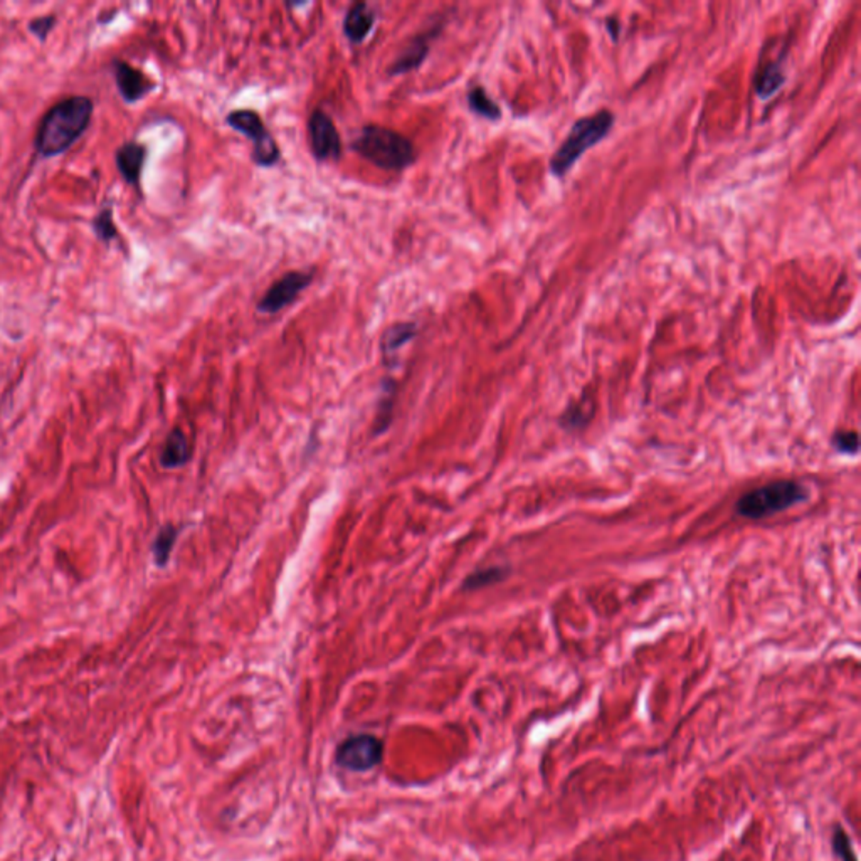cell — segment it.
<instances>
[{"instance_id": "1", "label": "cell", "mask_w": 861, "mask_h": 861, "mask_svg": "<svg viewBox=\"0 0 861 861\" xmlns=\"http://www.w3.org/2000/svg\"><path fill=\"white\" fill-rule=\"evenodd\" d=\"M95 113V101L87 95H71L56 101L39 121L34 138L36 153L53 159L67 152L87 133Z\"/></svg>"}, {"instance_id": "2", "label": "cell", "mask_w": 861, "mask_h": 861, "mask_svg": "<svg viewBox=\"0 0 861 861\" xmlns=\"http://www.w3.org/2000/svg\"><path fill=\"white\" fill-rule=\"evenodd\" d=\"M372 165L384 170H403L415 162V145L399 131L381 125H365L350 143Z\"/></svg>"}, {"instance_id": "3", "label": "cell", "mask_w": 861, "mask_h": 861, "mask_svg": "<svg viewBox=\"0 0 861 861\" xmlns=\"http://www.w3.org/2000/svg\"><path fill=\"white\" fill-rule=\"evenodd\" d=\"M614 121H616V117L608 108L600 109L594 115L576 120L566 140L560 143V147L550 159V172L556 177H564L568 174L589 149L596 147L610 135V131L614 127Z\"/></svg>"}, {"instance_id": "4", "label": "cell", "mask_w": 861, "mask_h": 861, "mask_svg": "<svg viewBox=\"0 0 861 861\" xmlns=\"http://www.w3.org/2000/svg\"><path fill=\"white\" fill-rule=\"evenodd\" d=\"M809 491L803 483L777 480L747 491L735 503V512L747 520H763L806 502Z\"/></svg>"}, {"instance_id": "5", "label": "cell", "mask_w": 861, "mask_h": 861, "mask_svg": "<svg viewBox=\"0 0 861 861\" xmlns=\"http://www.w3.org/2000/svg\"><path fill=\"white\" fill-rule=\"evenodd\" d=\"M226 121L232 130L244 133L251 140V159L254 164L260 167H273L278 164L282 155L280 147L256 111L234 109L228 115Z\"/></svg>"}, {"instance_id": "6", "label": "cell", "mask_w": 861, "mask_h": 861, "mask_svg": "<svg viewBox=\"0 0 861 861\" xmlns=\"http://www.w3.org/2000/svg\"><path fill=\"white\" fill-rule=\"evenodd\" d=\"M384 743L371 733L350 735L340 742L335 753V763L350 773H369L382 763Z\"/></svg>"}, {"instance_id": "7", "label": "cell", "mask_w": 861, "mask_h": 861, "mask_svg": "<svg viewBox=\"0 0 861 861\" xmlns=\"http://www.w3.org/2000/svg\"><path fill=\"white\" fill-rule=\"evenodd\" d=\"M313 272H290L276 280L258 302V312L273 315L292 305L298 294L313 282Z\"/></svg>"}, {"instance_id": "8", "label": "cell", "mask_w": 861, "mask_h": 861, "mask_svg": "<svg viewBox=\"0 0 861 861\" xmlns=\"http://www.w3.org/2000/svg\"><path fill=\"white\" fill-rule=\"evenodd\" d=\"M308 133H310L312 152L315 155L316 160L328 162V160L340 159V153H342L340 135H338L335 123L323 109H313L308 120Z\"/></svg>"}, {"instance_id": "9", "label": "cell", "mask_w": 861, "mask_h": 861, "mask_svg": "<svg viewBox=\"0 0 861 861\" xmlns=\"http://www.w3.org/2000/svg\"><path fill=\"white\" fill-rule=\"evenodd\" d=\"M111 73L115 77V85L120 93L121 99L127 105H135L142 101L157 87V83L152 77H147L142 69H138L137 66L130 65L128 61L120 57L111 61Z\"/></svg>"}, {"instance_id": "10", "label": "cell", "mask_w": 861, "mask_h": 861, "mask_svg": "<svg viewBox=\"0 0 861 861\" xmlns=\"http://www.w3.org/2000/svg\"><path fill=\"white\" fill-rule=\"evenodd\" d=\"M149 147L137 140L121 143L115 152V164L125 184L133 187L137 192L142 190L143 169L147 164Z\"/></svg>"}, {"instance_id": "11", "label": "cell", "mask_w": 861, "mask_h": 861, "mask_svg": "<svg viewBox=\"0 0 861 861\" xmlns=\"http://www.w3.org/2000/svg\"><path fill=\"white\" fill-rule=\"evenodd\" d=\"M441 31V24L435 26L433 29L429 31H425V33L417 34L415 36L407 46L404 47L403 51L399 53V56L395 57L393 65L389 66V75L391 77H399V75H405L409 71H415L419 66L423 65L425 57H427V53H429V47H431V43L433 39L436 37V34Z\"/></svg>"}, {"instance_id": "12", "label": "cell", "mask_w": 861, "mask_h": 861, "mask_svg": "<svg viewBox=\"0 0 861 861\" xmlns=\"http://www.w3.org/2000/svg\"><path fill=\"white\" fill-rule=\"evenodd\" d=\"M375 24V14L365 2H357L345 14L343 33L350 43L360 44L367 39Z\"/></svg>"}, {"instance_id": "13", "label": "cell", "mask_w": 861, "mask_h": 861, "mask_svg": "<svg viewBox=\"0 0 861 861\" xmlns=\"http://www.w3.org/2000/svg\"><path fill=\"white\" fill-rule=\"evenodd\" d=\"M755 93L759 98H771L779 87L784 85L785 73L783 61H769L759 67L755 75Z\"/></svg>"}, {"instance_id": "14", "label": "cell", "mask_w": 861, "mask_h": 861, "mask_svg": "<svg viewBox=\"0 0 861 861\" xmlns=\"http://www.w3.org/2000/svg\"><path fill=\"white\" fill-rule=\"evenodd\" d=\"M190 459V446L186 435L180 429H174L165 439L160 463L165 468H180Z\"/></svg>"}, {"instance_id": "15", "label": "cell", "mask_w": 861, "mask_h": 861, "mask_svg": "<svg viewBox=\"0 0 861 861\" xmlns=\"http://www.w3.org/2000/svg\"><path fill=\"white\" fill-rule=\"evenodd\" d=\"M91 228L97 240L109 246L115 240L120 238V232L115 222V209L113 200H105V204L98 209L95 218L91 220Z\"/></svg>"}, {"instance_id": "16", "label": "cell", "mask_w": 861, "mask_h": 861, "mask_svg": "<svg viewBox=\"0 0 861 861\" xmlns=\"http://www.w3.org/2000/svg\"><path fill=\"white\" fill-rule=\"evenodd\" d=\"M415 333H417V325L415 322L394 323L382 335V352L385 355L395 354L397 350L403 349L407 342H411L415 337Z\"/></svg>"}, {"instance_id": "17", "label": "cell", "mask_w": 861, "mask_h": 861, "mask_svg": "<svg viewBox=\"0 0 861 861\" xmlns=\"http://www.w3.org/2000/svg\"><path fill=\"white\" fill-rule=\"evenodd\" d=\"M468 107L473 113L487 120L497 121L502 118V109L488 97L483 87H473L468 91Z\"/></svg>"}, {"instance_id": "18", "label": "cell", "mask_w": 861, "mask_h": 861, "mask_svg": "<svg viewBox=\"0 0 861 861\" xmlns=\"http://www.w3.org/2000/svg\"><path fill=\"white\" fill-rule=\"evenodd\" d=\"M829 846H831L833 858L836 861H860L850 833L841 825H835L831 829Z\"/></svg>"}, {"instance_id": "19", "label": "cell", "mask_w": 861, "mask_h": 861, "mask_svg": "<svg viewBox=\"0 0 861 861\" xmlns=\"http://www.w3.org/2000/svg\"><path fill=\"white\" fill-rule=\"evenodd\" d=\"M177 528L174 525H165L164 528H160V532L155 537L152 546V554L153 559H155V564L164 568L170 559V554H172V548L175 546V540H177Z\"/></svg>"}, {"instance_id": "20", "label": "cell", "mask_w": 861, "mask_h": 861, "mask_svg": "<svg viewBox=\"0 0 861 861\" xmlns=\"http://www.w3.org/2000/svg\"><path fill=\"white\" fill-rule=\"evenodd\" d=\"M57 21L59 19H57V14H55V12L37 15V17H34V19L27 22V31L33 34L39 43H46L49 34L55 31Z\"/></svg>"}, {"instance_id": "21", "label": "cell", "mask_w": 861, "mask_h": 861, "mask_svg": "<svg viewBox=\"0 0 861 861\" xmlns=\"http://www.w3.org/2000/svg\"><path fill=\"white\" fill-rule=\"evenodd\" d=\"M507 574H508V572L502 568L483 569V570H478V572L471 574V576L465 580V589H480L485 588V586H491V584H497V582H500V580L507 578Z\"/></svg>"}, {"instance_id": "22", "label": "cell", "mask_w": 861, "mask_h": 861, "mask_svg": "<svg viewBox=\"0 0 861 861\" xmlns=\"http://www.w3.org/2000/svg\"><path fill=\"white\" fill-rule=\"evenodd\" d=\"M831 445L838 453H843V455H856V451L860 447V441H858V435L855 431H840L833 436Z\"/></svg>"}, {"instance_id": "23", "label": "cell", "mask_w": 861, "mask_h": 861, "mask_svg": "<svg viewBox=\"0 0 861 861\" xmlns=\"http://www.w3.org/2000/svg\"><path fill=\"white\" fill-rule=\"evenodd\" d=\"M117 12L118 11L103 12V15H99L98 17V24L105 26V24H108V22L113 21V19H115V15H117Z\"/></svg>"}]
</instances>
